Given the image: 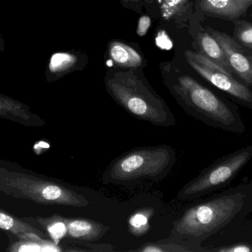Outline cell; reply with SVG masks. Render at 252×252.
I'll return each instance as SVG.
<instances>
[{
  "mask_svg": "<svg viewBox=\"0 0 252 252\" xmlns=\"http://www.w3.org/2000/svg\"><path fill=\"white\" fill-rule=\"evenodd\" d=\"M172 93L184 110L204 124L231 133H244L245 125L238 106L219 96L192 76L178 77Z\"/></svg>",
  "mask_w": 252,
  "mask_h": 252,
  "instance_id": "6da1fadb",
  "label": "cell"
},
{
  "mask_svg": "<svg viewBox=\"0 0 252 252\" xmlns=\"http://www.w3.org/2000/svg\"><path fill=\"white\" fill-rule=\"evenodd\" d=\"M105 84L112 99L134 118L158 127L176 124L174 114L162 98L132 71L111 74Z\"/></svg>",
  "mask_w": 252,
  "mask_h": 252,
  "instance_id": "7a4b0ae2",
  "label": "cell"
},
{
  "mask_svg": "<svg viewBox=\"0 0 252 252\" xmlns=\"http://www.w3.org/2000/svg\"><path fill=\"white\" fill-rule=\"evenodd\" d=\"M176 161V150L170 145L136 148L112 161L102 182L126 186L145 180L159 181L168 176Z\"/></svg>",
  "mask_w": 252,
  "mask_h": 252,
  "instance_id": "3957f363",
  "label": "cell"
},
{
  "mask_svg": "<svg viewBox=\"0 0 252 252\" xmlns=\"http://www.w3.org/2000/svg\"><path fill=\"white\" fill-rule=\"evenodd\" d=\"M245 198V195L236 192L192 206L173 222L170 234L188 241H204L235 218L244 207Z\"/></svg>",
  "mask_w": 252,
  "mask_h": 252,
  "instance_id": "277c9868",
  "label": "cell"
},
{
  "mask_svg": "<svg viewBox=\"0 0 252 252\" xmlns=\"http://www.w3.org/2000/svg\"><path fill=\"white\" fill-rule=\"evenodd\" d=\"M0 191L14 198L31 200L43 205L82 208L90 204L82 194L59 182L4 169H0Z\"/></svg>",
  "mask_w": 252,
  "mask_h": 252,
  "instance_id": "5b68a950",
  "label": "cell"
},
{
  "mask_svg": "<svg viewBox=\"0 0 252 252\" xmlns=\"http://www.w3.org/2000/svg\"><path fill=\"white\" fill-rule=\"evenodd\" d=\"M252 158V145L220 158L186 183L178 192V199H195L224 186Z\"/></svg>",
  "mask_w": 252,
  "mask_h": 252,
  "instance_id": "8992f818",
  "label": "cell"
},
{
  "mask_svg": "<svg viewBox=\"0 0 252 252\" xmlns=\"http://www.w3.org/2000/svg\"><path fill=\"white\" fill-rule=\"evenodd\" d=\"M189 66L237 105L252 109V89L198 52L185 53Z\"/></svg>",
  "mask_w": 252,
  "mask_h": 252,
  "instance_id": "52a82bcc",
  "label": "cell"
},
{
  "mask_svg": "<svg viewBox=\"0 0 252 252\" xmlns=\"http://www.w3.org/2000/svg\"><path fill=\"white\" fill-rule=\"evenodd\" d=\"M207 29L221 46L233 75L252 89V50L240 44L226 33L212 28Z\"/></svg>",
  "mask_w": 252,
  "mask_h": 252,
  "instance_id": "ba28073f",
  "label": "cell"
},
{
  "mask_svg": "<svg viewBox=\"0 0 252 252\" xmlns=\"http://www.w3.org/2000/svg\"><path fill=\"white\" fill-rule=\"evenodd\" d=\"M252 8V0H196L195 10L202 18L233 22L246 19Z\"/></svg>",
  "mask_w": 252,
  "mask_h": 252,
  "instance_id": "9c48e42d",
  "label": "cell"
},
{
  "mask_svg": "<svg viewBox=\"0 0 252 252\" xmlns=\"http://www.w3.org/2000/svg\"><path fill=\"white\" fill-rule=\"evenodd\" d=\"M66 236L72 241L85 244L99 241L109 230V226L100 222L82 218H66Z\"/></svg>",
  "mask_w": 252,
  "mask_h": 252,
  "instance_id": "30bf717a",
  "label": "cell"
},
{
  "mask_svg": "<svg viewBox=\"0 0 252 252\" xmlns=\"http://www.w3.org/2000/svg\"><path fill=\"white\" fill-rule=\"evenodd\" d=\"M195 41L198 46V53H201L212 62L219 65L227 72L232 73L230 67L228 65L224 52L216 38L202 28H198L195 34Z\"/></svg>",
  "mask_w": 252,
  "mask_h": 252,
  "instance_id": "8fae6325",
  "label": "cell"
},
{
  "mask_svg": "<svg viewBox=\"0 0 252 252\" xmlns=\"http://www.w3.org/2000/svg\"><path fill=\"white\" fill-rule=\"evenodd\" d=\"M0 117L16 119L29 123L32 121L35 125H43L44 121L37 115H33L28 105L7 97L0 93Z\"/></svg>",
  "mask_w": 252,
  "mask_h": 252,
  "instance_id": "7c38bea8",
  "label": "cell"
},
{
  "mask_svg": "<svg viewBox=\"0 0 252 252\" xmlns=\"http://www.w3.org/2000/svg\"><path fill=\"white\" fill-rule=\"evenodd\" d=\"M109 56L115 66L122 68H136L143 63L142 56L136 50L121 41L109 44Z\"/></svg>",
  "mask_w": 252,
  "mask_h": 252,
  "instance_id": "4fadbf2b",
  "label": "cell"
},
{
  "mask_svg": "<svg viewBox=\"0 0 252 252\" xmlns=\"http://www.w3.org/2000/svg\"><path fill=\"white\" fill-rule=\"evenodd\" d=\"M78 62L75 55L67 52L53 53L47 64L46 77L49 81L59 79L71 72Z\"/></svg>",
  "mask_w": 252,
  "mask_h": 252,
  "instance_id": "5bb4252c",
  "label": "cell"
},
{
  "mask_svg": "<svg viewBox=\"0 0 252 252\" xmlns=\"http://www.w3.org/2000/svg\"><path fill=\"white\" fill-rule=\"evenodd\" d=\"M174 238V237H173ZM173 239L161 240L157 242L147 243L140 248L133 250V252H189L199 251L196 248H192V241H185L179 238V241Z\"/></svg>",
  "mask_w": 252,
  "mask_h": 252,
  "instance_id": "9a60e30c",
  "label": "cell"
},
{
  "mask_svg": "<svg viewBox=\"0 0 252 252\" xmlns=\"http://www.w3.org/2000/svg\"><path fill=\"white\" fill-rule=\"evenodd\" d=\"M0 229L9 231L13 235L19 237L27 234H36L41 238H45V235L41 231L19 220L14 216H10L6 212L0 210Z\"/></svg>",
  "mask_w": 252,
  "mask_h": 252,
  "instance_id": "2e32d148",
  "label": "cell"
},
{
  "mask_svg": "<svg viewBox=\"0 0 252 252\" xmlns=\"http://www.w3.org/2000/svg\"><path fill=\"white\" fill-rule=\"evenodd\" d=\"M154 212L152 208H142L132 214L128 220V226L133 236H143L151 229L150 221Z\"/></svg>",
  "mask_w": 252,
  "mask_h": 252,
  "instance_id": "e0dca14e",
  "label": "cell"
},
{
  "mask_svg": "<svg viewBox=\"0 0 252 252\" xmlns=\"http://www.w3.org/2000/svg\"><path fill=\"white\" fill-rule=\"evenodd\" d=\"M40 224L46 228L53 242L59 245L61 240L66 236L67 232L66 218L62 216H55L49 218L37 219Z\"/></svg>",
  "mask_w": 252,
  "mask_h": 252,
  "instance_id": "ac0fdd59",
  "label": "cell"
},
{
  "mask_svg": "<svg viewBox=\"0 0 252 252\" xmlns=\"http://www.w3.org/2000/svg\"><path fill=\"white\" fill-rule=\"evenodd\" d=\"M232 36L244 47L252 50V22L247 19L233 22Z\"/></svg>",
  "mask_w": 252,
  "mask_h": 252,
  "instance_id": "d6986e66",
  "label": "cell"
},
{
  "mask_svg": "<svg viewBox=\"0 0 252 252\" xmlns=\"http://www.w3.org/2000/svg\"><path fill=\"white\" fill-rule=\"evenodd\" d=\"M190 0H161V13L164 19H169L186 11Z\"/></svg>",
  "mask_w": 252,
  "mask_h": 252,
  "instance_id": "ffe728a7",
  "label": "cell"
},
{
  "mask_svg": "<svg viewBox=\"0 0 252 252\" xmlns=\"http://www.w3.org/2000/svg\"><path fill=\"white\" fill-rule=\"evenodd\" d=\"M151 18L148 16H141L138 22L137 29L136 33L139 36H143L148 32V29L151 27Z\"/></svg>",
  "mask_w": 252,
  "mask_h": 252,
  "instance_id": "44dd1931",
  "label": "cell"
},
{
  "mask_svg": "<svg viewBox=\"0 0 252 252\" xmlns=\"http://www.w3.org/2000/svg\"><path fill=\"white\" fill-rule=\"evenodd\" d=\"M217 251L220 252H250L252 251V249L249 246L240 244V245H235L233 247L220 249Z\"/></svg>",
  "mask_w": 252,
  "mask_h": 252,
  "instance_id": "7402d4cb",
  "label": "cell"
},
{
  "mask_svg": "<svg viewBox=\"0 0 252 252\" xmlns=\"http://www.w3.org/2000/svg\"><path fill=\"white\" fill-rule=\"evenodd\" d=\"M157 44L162 49H170L172 47V43L168 36L164 33L161 32L157 38Z\"/></svg>",
  "mask_w": 252,
  "mask_h": 252,
  "instance_id": "603a6c76",
  "label": "cell"
},
{
  "mask_svg": "<svg viewBox=\"0 0 252 252\" xmlns=\"http://www.w3.org/2000/svg\"><path fill=\"white\" fill-rule=\"evenodd\" d=\"M5 51V43H4V38H3L2 34H1V29H0V52L4 53Z\"/></svg>",
  "mask_w": 252,
  "mask_h": 252,
  "instance_id": "cb8c5ba5",
  "label": "cell"
},
{
  "mask_svg": "<svg viewBox=\"0 0 252 252\" xmlns=\"http://www.w3.org/2000/svg\"><path fill=\"white\" fill-rule=\"evenodd\" d=\"M246 19H249V20L252 21V8L250 9V11L247 13Z\"/></svg>",
  "mask_w": 252,
  "mask_h": 252,
  "instance_id": "d4e9b609",
  "label": "cell"
},
{
  "mask_svg": "<svg viewBox=\"0 0 252 252\" xmlns=\"http://www.w3.org/2000/svg\"><path fill=\"white\" fill-rule=\"evenodd\" d=\"M125 1H136V0H125Z\"/></svg>",
  "mask_w": 252,
  "mask_h": 252,
  "instance_id": "484cf974",
  "label": "cell"
}]
</instances>
